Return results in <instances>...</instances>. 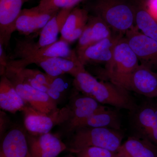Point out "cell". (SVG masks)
Wrapping results in <instances>:
<instances>
[{
  "label": "cell",
  "mask_w": 157,
  "mask_h": 157,
  "mask_svg": "<svg viewBox=\"0 0 157 157\" xmlns=\"http://www.w3.org/2000/svg\"><path fill=\"white\" fill-rule=\"evenodd\" d=\"M70 135L69 149L73 154L90 147L117 152L124 138L121 130L109 128L81 127L76 129Z\"/></svg>",
  "instance_id": "cell-4"
},
{
  "label": "cell",
  "mask_w": 157,
  "mask_h": 157,
  "mask_svg": "<svg viewBox=\"0 0 157 157\" xmlns=\"http://www.w3.org/2000/svg\"><path fill=\"white\" fill-rule=\"evenodd\" d=\"M117 155H118V154H117ZM118 157H119V156H118Z\"/></svg>",
  "instance_id": "cell-35"
},
{
  "label": "cell",
  "mask_w": 157,
  "mask_h": 157,
  "mask_svg": "<svg viewBox=\"0 0 157 157\" xmlns=\"http://www.w3.org/2000/svg\"><path fill=\"white\" fill-rule=\"evenodd\" d=\"M73 89L90 97L101 104H107L118 109L135 110L137 104L129 91L109 81H99L86 70L74 77Z\"/></svg>",
  "instance_id": "cell-1"
},
{
  "label": "cell",
  "mask_w": 157,
  "mask_h": 157,
  "mask_svg": "<svg viewBox=\"0 0 157 157\" xmlns=\"http://www.w3.org/2000/svg\"><path fill=\"white\" fill-rule=\"evenodd\" d=\"M145 5L150 14L157 20V0H147Z\"/></svg>",
  "instance_id": "cell-30"
},
{
  "label": "cell",
  "mask_w": 157,
  "mask_h": 157,
  "mask_svg": "<svg viewBox=\"0 0 157 157\" xmlns=\"http://www.w3.org/2000/svg\"><path fill=\"white\" fill-rule=\"evenodd\" d=\"M152 99L148 98L130 113L135 134L157 145V102Z\"/></svg>",
  "instance_id": "cell-8"
},
{
  "label": "cell",
  "mask_w": 157,
  "mask_h": 157,
  "mask_svg": "<svg viewBox=\"0 0 157 157\" xmlns=\"http://www.w3.org/2000/svg\"><path fill=\"white\" fill-rule=\"evenodd\" d=\"M128 90L147 98H157V73L140 64L131 75Z\"/></svg>",
  "instance_id": "cell-17"
},
{
  "label": "cell",
  "mask_w": 157,
  "mask_h": 157,
  "mask_svg": "<svg viewBox=\"0 0 157 157\" xmlns=\"http://www.w3.org/2000/svg\"><path fill=\"white\" fill-rule=\"evenodd\" d=\"M89 15L88 11L84 8H73L61 31L60 39L70 44L79 39L84 31Z\"/></svg>",
  "instance_id": "cell-19"
},
{
  "label": "cell",
  "mask_w": 157,
  "mask_h": 157,
  "mask_svg": "<svg viewBox=\"0 0 157 157\" xmlns=\"http://www.w3.org/2000/svg\"><path fill=\"white\" fill-rule=\"evenodd\" d=\"M29 1V0H25V2H28V1Z\"/></svg>",
  "instance_id": "cell-34"
},
{
  "label": "cell",
  "mask_w": 157,
  "mask_h": 157,
  "mask_svg": "<svg viewBox=\"0 0 157 157\" xmlns=\"http://www.w3.org/2000/svg\"><path fill=\"white\" fill-rule=\"evenodd\" d=\"M68 105L72 112V117L62 126L65 133L70 135L79 122L104 106L93 98L85 95L74 89L70 94Z\"/></svg>",
  "instance_id": "cell-11"
},
{
  "label": "cell",
  "mask_w": 157,
  "mask_h": 157,
  "mask_svg": "<svg viewBox=\"0 0 157 157\" xmlns=\"http://www.w3.org/2000/svg\"><path fill=\"white\" fill-rule=\"evenodd\" d=\"M6 114L3 112H1V136L5 134L4 132L6 131L8 124V119L6 117Z\"/></svg>",
  "instance_id": "cell-31"
},
{
  "label": "cell",
  "mask_w": 157,
  "mask_h": 157,
  "mask_svg": "<svg viewBox=\"0 0 157 157\" xmlns=\"http://www.w3.org/2000/svg\"><path fill=\"white\" fill-rule=\"evenodd\" d=\"M54 65L65 73L74 77L86 70L85 66L79 59L73 60L61 57L49 58Z\"/></svg>",
  "instance_id": "cell-24"
},
{
  "label": "cell",
  "mask_w": 157,
  "mask_h": 157,
  "mask_svg": "<svg viewBox=\"0 0 157 157\" xmlns=\"http://www.w3.org/2000/svg\"><path fill=\"white\" fill-rule=\"evenodd\" d=\"M55 57L78 59L76 50L71 49L69 43L60 39L53 44L32 52L25 58L9 60L8 65L15 69H23L40 60Z\"/></svg>",
  "instance_id": "cell-10"
},
{
  "label": "cell",
  "mask_w": 157,
  "mask_h": 157,
  "mask_svg": "<svg viewBox=\"0 0 157 157\" xmlns=\"http://www.w3.org/2000/svg\"><path fill=\"white\" fill-rule=\"evenodd\" d=\"M117 153L120 157H157V145L135 134L122 144Z\"/></svg>",
  "instance_id": "cell-20"
},
{
  "label": "cell",
  "mask_w": 157,
  "mask_h": 157,
  "mask_svg": "<svg viewBox=\"0 0 157 157\" xmlns=\"http://www.w3.org/2000/svg\"><path fill=\"white\" fill-rule=\"evenodd\" d=\"M59 11H45L38 6L22 9L16 22V31L26 36L42 30Z\"/></svg>",
  "instance_id": "cell-15"
},
{
  "label": "cell",
  "mask_w": 157,
  "mask_h": 157,
  "mask_svg": "<svg viewBox=\"0 0 157 157\" xmlns=\"http://www.w3.org/2000/svg\"><path fill=\"white\" fill-rule=\"evenodd\" d=\"M73 9H62L49 21L41 30L39 39L35 42L33 38L29 37L23 39H17L11 59L25 58L30 54L38 49L53 44L58 40L67 17Z\"/></svg>",
  "instance_id": "cell-5"
},
{
  "label": "cell",
  "mask_w": 157,
  "mask_h": 157,
  "mask_svg": "<svg viewBox=\"0 0 157 157\" xmlns=\"http://www.w3.org/2000/svg\"><path fill=\"white\" fill-rule=\"evenodd\" d=\"M135 26L147 36L157 41V20L147 11L145 3L137 2Z\"/></svg>",
  "instance_id": "cell-23"
},
{
  "label": "cell",
  "mask_w": 157,
  "mask_h": 157,
  "mask_svg": "<svg viewBox=\"0 0 157 157\" xmlns=\"http://www.w3.org/2000/svg\"><path fill=\"white\" fill-rule=\"evenodd\" d=\"M64 157H78L76 155H69L66 156Z\"/></svg>",
  "instance_id": "cell-32"
},
{
  "label": "cell",
  "mask_w": 157,
  "mask_h": 157,
  "mask_svg": "<svg viewBox=\"0 0 157 157\" xmlns=\"http://www.w3.org/2000/svg\"><path fill=\"white\" fill-rule=\"evenodd\" d=\"M26 130L33 135L49 133L56 126L62 125L72 117L68 105L49 113H43L26 105L22 111Z\"/></svg>",
  "instance_id": "cell-7"
},
{
  "label": "cell",
  "mask_w": 157,
  "mask_h": 157,
  "mask_svg": "<svg viewBox=\"0 0 157 157\" xmlns=\"http://www.w3.org/2000/svg\"><path fill=\"white\" fill-rule=\"evenodd\" d=\"M26 136L33 157H57L67 148L58 136L49 132L33 135L28 132Z\"/></svg>",
  "instance_id": "cell-13"
},
{
  "label": "cell",
  "mask_w": 157,
  "mask_h": 157,
  "mask_svg": "<svg viewBox=\"0 0 157 157\" xmlns=\"http://www.w3.org/2000/svg\"><path fill=\"white\" fill-rule=\"evenodd\" d=\"M26 105L16 91L11 81L5 75L0 81V107L11 113L22 111Z\"/></svg>",
  "instance_id": "cell-22"
},
{
  "label": "cell",
  "mask_w": 157,
  "mask_h": 157,
  "mask_svg": "<svg viewBox=\"0 0 157 157\" xmlns=\"http://www.w3.org/2000/svg\"><path fill=\"white\" fill-rule=\"evenodd\" d=\"M36 65L42 68L45 73L53 77L63 76L65 73L54 65L49 59L40 60L35 63Z\"/></svg>",
  "instance_id": "cell-28"
},
{
  "label": "cell",
  "mask_w": 157,
  "mask_h": 157,
  "mask_svg": "<svg viewBox=\"0 0 157 157\" xmlns=\"http://www.w3.org/2000/svg\"><path fill=\"white\" fill-rule=\"evenodd\" d=\"M6 75L11 81L18 94L34 109L43 113H49L57 109V103L48 94L35 88L25 80L19 70L8 66Z\"/></svg>",
  "instance_id": "cell-6"
},
{
  "label": "cell",
  "mask_w": 157,
  "mask_h": 157,
  "mask_svg": "<svg viewBox=\"0 0 157 157\" xmlns=\"http://www.w3.org/2000/svg\"><path fill=\"white\" fill-rule=\"evenodd\" d=\"M85 0H41L38 7L45 11H59L62 9H73Z\"/></svg>",
  "instance_id": "cell-26"
},
{
  "label": "cell",
  "mask_w": 157,
  "mask_h": 157,
  "mask_svg": "<svg viewBox=\"0 0 157 157\" xmlns=\"http://www.w3.org/2000/svg\"><path fill=\"white\" fill-rule=\"evenodd\" d=\"M5 134L1 143L0 156L33 157L25 130L21 127H14Z\"/></svg>",
  "instance_id": "cell-16"
},
{
  "label": "cell",
  "mask_w": 157,
  "mask_h": 157,
  "mask_svg": "<svg viewBox=\"0 0 157 157\" xmlns=\"http://www.w3.org/2000/svg\"><path fill=\"white\" fill-rule=\"evenodd\" d=\"M137 2H145V3H146V2L147 0H136Z\"/></svg>",
  "instance_id": "cell-33"
},
{
  "label": "cell",
  "mask_w": 157,
  "mask_h": 157,
  "mask_svg": "<svg viewBox=\"0 0 157 157\" xmlns=\"http://www.w3.org/2000/svg\"><path fill=\"white\" fill-rule=\"evenodd\" d=\"M63 76L53 77L47 92L57 104L66 98L68 91V83Z\"/></svg>",
  "instance_id": "cell-25"
},
{
  "label": "cell",
  "mask_w": 157,
  "mask_h": 157,
  "mask_svg": "<svg viewBox=\"0 0 157 157\" xmlns=\"http://www.w3.org/2000/svg\"><path fill=\"white\" fill-rule=\"evenodd\" d=\"M83 8L90 14L98 16L113 33L124 36L135 26L136 0H85Z\"/></svg>",
  "instance_id": "cell-2"
},
{
  "label": "cell",
  "mask_w": 157,
  "mask_h": 157,
  "mask_svg": "<svg viewBox=\"0 0 157 157\" xmlns=\"http://www.w3.org/2000/svg\"><path fill=\"white\" fill-rule=\"evenodd\" d=\"M25 0H0V44L8 47Z\"/></svg>",
  "instance_id": "cell-14"
},
{
  "label": "cell",
  "mask_w": 157,
  "mask_h": 157,
  "mask_svg": "<svg viewBox=\"0 0 157 157\" xmlns=\"http://www.w3.org/2000/svg\"><path fill=\"white\" fill-rule=\"evenodd\" d=\"M0 157H1V156H0Z\"/></svg>",
  "instance_id": "cell-36"
},
{
  "label": "cell",
  "mask_w": 157,
  "mask_h": 157,
  "mask_svg": "<svg viewBox=\"0 0 157 157\" xmlns=\"http://www.w3.org/2000/svg\"><path fill=\"white\" fill-rule=\"evenodd\" d=\"M124 36L113 33L110 37L96 42L77 53L78 59L85 67L90 64L107 65L112 59L116 45Z\"/></svg>",
  "instance_id": "cell-12"
},
{
  "label": "cell",
  "mask_w": 157,
  "mask_h": 157,
  "mask_svg": "<svg viewBox=\"0 0 157 157\" xmlns=\"http://www.w3.org/2000/svg\"><path fill=\"white\" fill-rule=\"evenodd\" d=\"M113 33L108 25L101 18L90 14L84 31L78 39L75 49L76 53L96 42L110 37Z\"/></svg>",
  "instance_id": "cell-18"
},
{
  "label": "cell",
  "mask_w": 157,
  "mask_h": 157,
  "mask_svg": "<svg viewBox=\"0 0 157 157\" xmlns=\"http://www.w3.org/2000/svg\"><path fill=\"white\" fill-rule=\"evenodd\" d=\"M124 37L140 64L154 71L157 70V41L147 36L135 26L126 33Z\"/></svg>",
  "instance_id": "cell-9"
},
{
  "label": "cell",
  "mask_w": 157,
  "mask_h": 157,
  "mask_svg": "<svg viewBox=\"0 0 157 157\" xmlns=\"http://www.w3.org/2000/svg\"><path fill=\"white\" fill-rule=\"evenodd\" d=\"M139 60L127 42L124 36L116 45L112 59L105 69L96 70L101 80H108L128 91L129 79L132 73L139 66Z\"/></svg>",
  "instance_id": "cell-3"
},
{
  "label": "cell",
  "mask_w": 157,
  "mask_h": 157,
  "mask_svg": "<svg viewBox=\"0 0 157 157\" xmlns=\"http://www.w3.org/2000/svg\"><path fill=\"white\" fill-rule=\"evenodd\" d=\"M121 127L120 116L117 110L108 109L104 105L94 113L79 122L75 130L81 127L109 128L121 130Z\"/></svg>",
  "instance_id": "cell-21"
},
{
  "label": "cell",
  "mask_w": 157,
  "mask_h": 157,
  "mask_svg": "<svg viewBox=\"0 0 157 157\" xmlns=\"http://www.w3.org/2000/svg\"><path fill=\"white\" fill-rule=\"evenodd\" d=\"M74 154L78 157H118L117 152L96 147L82 149Z\"/></svg>",
  "instance_id": "cell-27"
},
{
  "label": "cell",
  "mask_w": 157,
  "mask_h": 157,
  "mask_svg": "<svg viewBox=\"0 0 157 157\" xmlns=\"http://www.w3.org/2000/svg\"><path fill=\"white\" fill-rule=\"evenodd\" d=\"M4 46L0 44V73L1 76H3L6 73L8 67L9 59L7 58L6 52L4 50Z\"/></svg>",
  "instance_id": "cell-29"
}]
</instances>
